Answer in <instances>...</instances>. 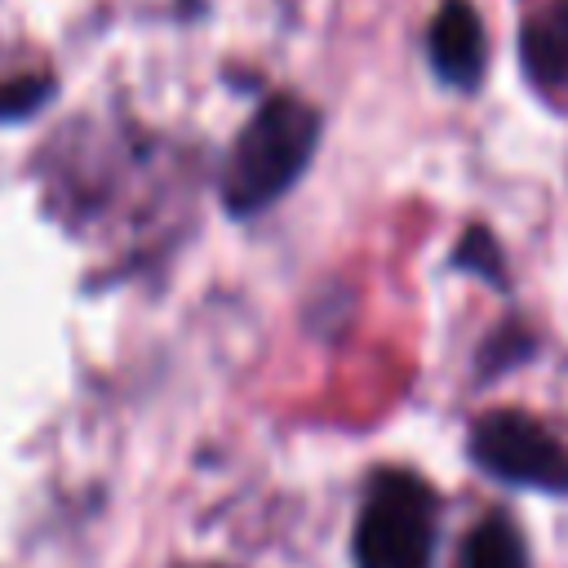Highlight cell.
I'll return each instance as SVG.
<instances>
[{
  "mask_svg": "<svg viewBox=\"0 0 568 568\" xmlns=\"http://www.w3.org/2000/svg\"><path fill=\"white\" fill-rule=\"evenodd\" d=\"M439 501L426 479L408 470H382L355 524L359 568H430Z\"/></svg>",
  "mask_w": 568,
  "mask_h": 568,
  "instance_id": "2",
  "label": "cell"
},
{
  "mask_svg": "<svg viewBox=\"0 0 568 568\" xmlns=\"http://www.w3.org/2000/svg\"><path fill=\"white\" fill-rule=\"evenodd\" d=\"M453 262H457V266H466V271H479V275H484V280H493L497 288L506 284L497 240H493L484 226H470V231L462 235V244H457V257H453Z\"/></svg>",
  "mask_w": 568,
  "mask_h": 568,
  "instance_id": "7",
  "label": "cell"
},
{
  "mask_svg": "<svg viewBox=\"0 0 568 568\" xmlns=\"http://www.w3.org/2000/svg\"><path fill=\"white\" fill-rule=\"evenodd\" d=\"M457 568H528V550H524L519 528L506 515L479 519L470 528L462 555H457Z\"/></svg>",
  "mask_w": 568,
  "mask_h": 568,
  "instance_id": "6",
  "label": "cell"
},
{
  "mask_svg": "<svg viewBox=\"0 0 568 568\" xmlns=\"http://www.w3.org/2000/svg\"><path fill=\"white\" fill-rule=\"evenodd\" d=\"M470 457L501 484L568 497V448L519 408L484 413L470 426Z\"/></svg>",
  "mask_w": 568,
  "mask_h": 568,
  "instance_id": "3",
  "label": "cell"
},
{
  "mask_svg": "<svg viewBox=\"0 0 568 568\" xmlns=\"http://www.w3.org/2000/svg\"><path fill=\"white\" fill-rule=\"evenodd\" d=\"M519 58H524V71L532 84L568 89V0H555L550 9H541L524 22Z\"/></svg>",
  "mask_w": 568,
  "mask_h": 568,
  "instance_id": "5",
  "label": "cell"
},
{
  "mask_svg": "<svg viewBox=\"0 0 568 568\" xmlns=\"http://www.w3.org/2000/svg\"><path fill=\"white\" fill-rule=\"evenodd\" d=\"M53 98V80L49 75H22L0 84V120H22L31 111H40Z\"/></svg>",
  "mask_w": 568,
  "mask_h": 568,
  "instance_id": "8",
  "label": "cell"
},
{
  "mask_svg": "<svg viewBox=\"0 0 568 568\" xmlns=\"http://www.w3.org/2000/svg\"><path fill=\"white\" fill-rule=\"evenodd\" d=\"M320 142V115L293 98L280 93L271 98L240 133L231 164H226V209L231 213H262L266 204H275L311 164Z\"/></svg>",
  "mask_w": 568,
  "mask_h": 568,
  "instance_id": "1",
  "label": "cell"
},
{
  "mask_svg": "<svg viewBox=\"0 0 568 568\" xmlns=\"http://www.w3.org/2000/svg\"><path fill=\"white\" fill-rule=\"evenodd\" d=\"M430 67L453 89H475L488 67V36L470 0H444L426 31Z\"/></svg>",
  "mask_w": 568,
  "mask_h": 568,
  "instance_id": "4",
  "label": "cell"
}]
</instances>
